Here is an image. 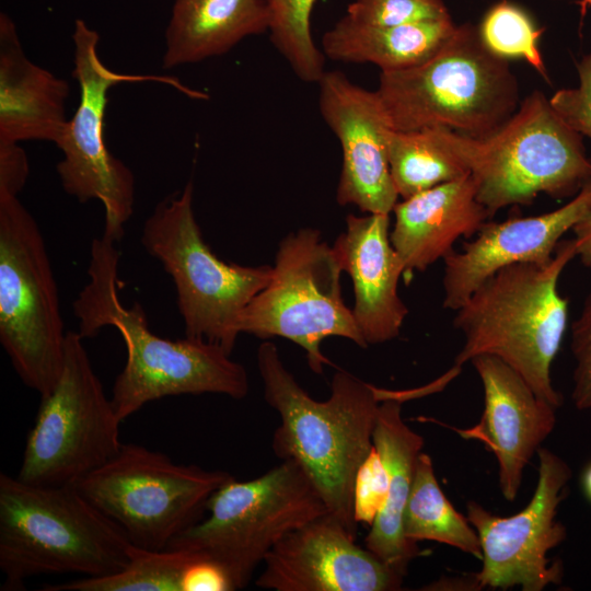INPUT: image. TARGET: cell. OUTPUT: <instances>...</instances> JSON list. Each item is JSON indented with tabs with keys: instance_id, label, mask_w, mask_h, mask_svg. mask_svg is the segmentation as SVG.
Here are the masks:
<instances>
[{
	"instance_id": "28",
	"label": "cell",
	"mask_w": 591,
	"mask_h": 591,
	"mask_svg": "<svg viewBox=\"0 0 591 591\" xmlns=\"http://www.w3.org/2000/svg\"><path fill=\"white\" fill-rule=\"evenodd\" d=\"M270 15L269 34L276 49L302 81L317 83L324 74L325 55L311 34L315 0H265Z\"/></svg>"
},
{
	"instance_id": "9",
	"label": "cell",
	"mask_w": 591,
	"mask_h": 591,
	"mask_svg": "<svg viewBox=\"0 0 591 591\" xmlns=\"http://www.w3.org/2000/svg\"><path fill=\"white\" fill-rule=\"evenodd\" d=\"M67 332L40 229L18 195L0 193V343L40 396L60 375Z\"/></svg>"
},
{
	"instance_id": "31",
	"label": "cell",
	"mask_w": 591,
	"mask_h": 591,
	"mask_svg": "<svg viewBox=\"0 0 591 591\" xmlns=\"http://www.w3.org/2000/svg\"><path fill=\"white\" fill-rule=\"evenodd\" d=\"M389 493V477L374 445L360 465L354 486V517L357 523L372 525Z\"/></svg>"
},
{
	"instance_id": "3",
	"label": "cell",
	"mask_w": 591,
	"mask_h": 591,
	"mask_svg": "<svg viewBox=\"0 0 591 591\" xmlns=\"http://www.w3.org/2000/svg\"><path fill=\"white\" fill-rule=\"evenodd\" d=\"M576 256V239L563 240L548 262L510 265L486 279L455 310L453 325L465 341L453 368L480 355L498 357L558 409L563 396L551 370L569 313L558 280Z\"/></svg>"
},
{
	"instance_id": "29",
	"label": "cell",
	"mask_w": 591,
	"mask_h": 591,
	"mask_svg": "<svg viewBox=\"0 0 591 591\" xmlns=\"http://www.w3.org/2000/svg\"><path fill=\"white\" fill-rule=\"evenodd\" d=\"M478 33L495 55L503 59L522 58L546 78L537 45L543 30L537 28L530 15L513 2L501 0L491 5L478 26Z\"/></svg>"
},
{
	"instance_id": "17",
	"label": "cell",
	"mask_w": 591,
	"mask_h": 591,
	"mask_svg": "<svg viewBox=\"0 0 591 591\" xmlns=\"http://www.w3.org/2000/svg\"><path fill=\"white\" fill-rule=\"evenodd\" d=\"M471 362L483 384L484 412L476 425L456 431L493 452L500 491L513 501L525 466L554 430L557 408L498 357L480 355Z\"/></svg>"
},
{
	"instance_id": "11",
	"label": "cell",
	"mask_w": 591,
	"mask_h": 591,
	"mask_svg": "<svg viewBox=\"0 0 591 591\" xmlns=\"http://www.w3.org/2000/svg\"><path fill=\"white\" fill-rule=\"evenodd\" d=\"M343 269L317 229L303 228L279 243L273 275L242 311L236 329L260 339L282 337L306 354L310 369L323 374L331 361L321 350L331 336L368 348L352 310L341 296Z\"/></svg>"
},
{
	"instance_id": "26",
	"label": "cell",
	"mask_w": 591,
	"mask_h": 591,
	"mask_svg": "<svg viewBox=\"0 0 591 591\" xmlns=\"http://www.w3.org/2000/svg\"><path fill=\"white\" fill-rule=\"evenodd\" d=\"M387 157L391 176L402 199L470 174L432 127L392 130Z\"/></svg>"
},
{
	"instance_id": "15",
	"label": "cell",
	"mask_w": 591,
	"mask_h": 591,
	"mask_svg": "<svg viewBox=\"0 0 591 591\" xmlns=\"http://www.w3.org/2000/svg\"><path fill=\"white\" fill-rule=\"evenodd\" d=\"M317 84L320 113L343 151L337 202L391 215L399 197L387 157L393 127L376 91L352 83L338 70L325 71Z\"/></svg>"
},
{
	"instance_id": "14",
	"label": "cell",
	"mask_w": 591,
	"mask_h": 591,
	"mask_svg": "<svg viewBox=\"0 0 591 591\" xmlns=\"http://www.w3.org/2000/svg\"><path fill=\"white\" fill-rule=\"evenodd\" d=\"M538 478L533 497L520 512L502 518L476 501L467 502V520L476 530L483 566L475 573L479 588L542 591L559 584L563 566L551 564L547 553L560 545L565 525L556 519L572 472L568 463L546 448L537 450Z\"/></svg>"
},
{
	"instance_id": "35",
	"label": "cell",
	"mask_w": 591,
	"mask_h": 591,
	"mask_svg": "<svg viewBox=\"0 0 591 591\" xmlns=\"http://www.w3.org/2000/svg\"><path fill=\"white\" fill-rule=\"evenodd\" d=\"M577 242V256L591 270V210L572 228Z\"/></svg>"
},
{
	"instance_id": "30",
	"label": "cell",
	"mask_w": 591,
	"mask_h": 591,
	"mask_svg": "<svg viewBox=\"0 0 591 591\" xmlns=\"http://www.w3.org/2000/svg\"><path fill=\"white\" fill-rule=\"evenodd\" d=\"M363 25L395 26L451 18L443 0H354L344 15Z\"/></svg>"
},
{
	"instance_id": "10",
	"label": "cell",
	"mask_w": 591,
	"mask_h": 591,
	"mask_svg": "<svg viewBox=\"0 0 591 591\" xmlns=\"http://www.w3.org/2000/svg\"><path fill=\"white\" fill-rule=\"evenodd\" d=\"M234 476L179 464L165 453L123 443L104 465L73 485L129 542L163 551L207 512L213 493Z\"/></svg>"
},
{
	"instance_id": "8",
	"label": "cell",
	"mask_w": 591,
	"mask_h": 591,
	"mask_svg": "<svg viewBox=\"0 0 591 591\" xmlns=\"http://www.w3.org/2000/svg\"><path fill=\"white\" fill-rule=\"evenodd\" d=\"M207 512L167 548L208 556L239 590L277 543L329 510L303 468L282 460L256 478L222 485L210 497Z\"/></svg>"
},
{
	"instance_id": "19",
	"label": "cell",
	"mask_w": 591,
	"mask_h": 591,
	"mask_svg": "<svg viewBox=\"0 0 591 591\" xmlns=\"http://www.w3.org/2000/svg\"><path fill=\"white\" fill-rule=\"evenodd\" d=\"M390 222L386 213H349L333 244L352 281V314L368 346L396 338L408 314L398 294L404 266L390 240Z\"/></svg>"
},
{
	"instance_id": "18",
	"label": "cell",
	"mask_w": 591,
	"mask_h": 591,
	"mask_svg": "<svg viewBox=\"0 0 591 591\" xmlns=\"http://www.w3.org/2000/svg\"><path fill=\"white\" fill-rule=\"evenodd\" d=\"M590 210L591 181L556 210L486 222L475 239L443 258V308L455 311L486 279L507 266L548 262L563 235Z\"/></svg>"
},
{
	"instance_id": "27",
	"label": "cell",
	"mask_w": 591,
	"mask_h": 591,
	"mask_svg": "<svg viewBox=\"0 0 591 591\" xmlns=\"http://www.w3.org/2000/svg\"><path fill=\"white\" fill-rule=\"evenodd\" d=\"M195 553L166 548L148 551L132 547L128 565L120 571L99 578H80L44 584V591H183L188 564Z\"/></svg>"
},
{
	"instance_id": "22",
	"label": "cell",
	"mask_w": 591,
	"mask_h": 591,
	"mask_svg": "<svg viewBox=\"0 0 591 591\" xmlns=\"http://www.w3.org/2000/svg\"><path fill=\"white\" fill-rule=\"evenodd\" d=\"M402 402L381 401L372 442L389 477L386 500L364 538L366 548L402 576L419 555L416 542L406 537L404 513L410 494L416 462L424 438L402 417Z\"/></svg>"
},
{
	"instance_id": "32",
	"label": "cell",
	"mask_w": 591,
	"mask_h": 591,
	"mask_svg": "<svg viewBox=\"0 0 591 591\" xmlns=\"http://www.w3.org/2000/svg\"><path fill=\"white\" fill-rule=\"evenodd\" d=\"M571 354L575 361L571 399L579 410L591 409V291L579 316L571 324Z\"/></svg>"
},
{
	"instance_id": "33",
	"label": "cell",
	"mask_w": 591,
	"mask_h": 591,
	"mask_svg": "<svg viewBox=\"0 0 591 591\" xmlns=\"http://www.w3.org/2000/svg\"><path fill=\"white\" fill-rule=\"evenodd\" d=\"M577 69L579 86L558 90L549 103L571 129L591 141V51L582 58Z\"/></svg>"
},
{
	"instance_id": "23",
	"label": "cell",
	"mask_w": 591,
	"mask_h": 591,
	"mask_svg": "<svg viewBox=\"0 0 591 591\" xmlns=\"http://www.w3.org/2000/svg\"><path fill=\"white\" fill-rule=\"evenodd\" d=\"M269 24L265 0H175L162 67L223 55L245 37L268 31Z\"/></svg>"
},
{
	"instance_id": "2",
	"label": "cell",
	"mask_w": 591,
	"mask_h": 591,
	"mask_svg": "<svg viewBox=\"0 0 591 591\" xmlns=\"http://www.w3.org/2000/svg\"><path fill=\"white\" fill-rule=\"evenodd\" d=\"M256 361L265 401L280 417L273 436L275 454L297 462L329 512L357 535L354 486L357 472L373 447L381 403L375 385L338 370L333 375L328 398L316 401L285 367L273 341L260 343Z\"/></svg>"
},
{
	"instance_id": "34",
	"label": "cell",
	"mask_w": 591,
	"mask_h": 591,
	"mask_svg": "<svg viewBox=\"0 0 591 591\" xmlns=\"http://www.w3.org/2000/svg\"><path fill=\"white\" fill-rule=\"evenodd\" d=\"M28 173L27 157L19 143H0V193L19 195Z\"/></svg>"
},
{
	"instance_id": "4",
	"label": "cell",
	"mask_w": 591,
	"mask_h": 591,
	"mask_svg": "<svg viewBox=\"0 0 591 591\" xmlns=\"http://www.w3.org/2000/svg\"><path fill=\"white\" fill-rule=\"evenodd\" d=\"M132 547L73 485H37L0 474L1 590H22L39 575L109 576L128 565Z\"/></svg>"
},
{
	"instance_id": "5",
	"label": "cell",
	"mask_w": 591,
	"mask_h": 591,
	"mask_svg": "<svg viewBox=\"0 0 591 591\" xmlns=\"http://www.w3.org/2000/svg\"><path fill=\"white\" fill-rule=\"evenodd\" d=\"M432 128L468 170L477 200L490 218L505 207L529 205L540 194L576 196L591 181V160L581 135L559 117L540 91L529 94L509 119L487 136L475 138L445 127Z\"/></svg>"
},
{
	"instance_id": "24",
	"label": "cell",
	"mask_w": 591,
	"mask_h": 591,
	"mask_svg": "<svg viewBox=\"0 0 591 591\" xmlns=\"http://www.w3.org/2000/svg\"><path fill=\"white\" fill-rule=\"evenodd\" d=\"M452 18L372 26L343 16L322 38L325 57L344 62H370L381 71L404 70L432 57L456 28Z\"/></svg>"
},
{
	"instance_id": "13",
	"label": "cell",
	"mask_w": 591,
	"mask_h": 591,
	"mask_svg": "<svg viewBox=\"0 0 591 591\" xmlns=\"http://www.w3.org/2000/svg\"><path fill=\"white\" fill-rule=\"evenodd\" d=\"M72 76L79 85V104L56 143L62 159L56 169L63 190L80 202L99 200L105 212L103 234L120 241L135 204V177L114 157L104 140V117L111 88L124 82L157 81L193 99H207L179 81L162 76L124 74L107 68L97 53L100 36L83 20L73 34Z\"/></svg>"
},
{
	"instance_id": "25",
	"label": "cell",
	"mask_w": 591,
	"mask_h": 591,
	"mask_svg": "<svg viewBox=\"0 0 591 591\" xmlns=\"http://www.w3.org/2000/svg\"><path fill=\"white\" fill-rule=\"evenodd\" d=\"M404 532L414 542L436 541L482 559L478 534L443 494L431 457L418 455L404 513Z\"/></svg>"
},
{
	"instance_id": "36",
	"label": "cell",
	"mask_w": 591,
	"mask_h": 591,
	"mask_svg": "<svg viewBox=\"0 0 591 591\" xmlns=\"http://www.w3.org/2000/svg\"><path fill=\"white\" fill-rule=\"evenodd\" d=\"M582 488H583L586 497L591 502V464L583 472Z\"/></svg>"
},
{
	"instance_id": "16",
	"label": "cell",
	"mask_w": 591,
	"mask_h": 591,
	"mask_svg": "<svg viewBox=\"0 0 591 591\" xmlns=\"http://www.w3.org/2000/svg\"><path fill=\"white\" fill-rule=\"evenodd\" d=\"M263 565L255 583L275 591H394L404 580L331 512L285 536Z\"/></svg>"
},
{
	"instance_id": "1",
	"label": "cell",
	"mask_w": 591,
	"mask_h": 591,
	"mask_svg": "<svg viewBox=\"0 0 591 591\" xmlns=\"http://www.w3.org/2000/svg\"><path fill=\"white\" fill-rule=\"evenodd\" d=\"M120 253L102 234L91 243L88 282L72 303L78 332L85 338L114 327L126 346V363L116 376L112 404L120 421L150 402L177 395L221 394L244 398L250 390L243 364L220 346L190 337L169 339L150 328L142 305L120 299Z\"/></svg>"
},
{
	"instance_id": "21",
	"label": "cell",
	"mask_w": 591,
	"mask_h": 591,
	"mask_svg": "<svg viewBox=\"0 0 591 591\" xmlns=\"http://www.w3.org/2000/svg\"><path fill=\"white\" fill-rule=\"evenodd\" d=\"M66 80L31 61L14 22L0 14V143L59 141L68 124Z\"/></svg>"
},
{
	"instance_id": "12",
	"label": "cell",
	"mask_w": 591,
	"mask_h": 591,
	"mask_svg": "<svg viewBox=\"0 0 591 591\" xmlns=\"http://www.w3.org/2000/svg\"><path fill=\"white\" fill-rule=\"evenodd\" d=\"M84 338L68 331L60 375L40 396L18 477L37 485H76L121 448L120 419L94 371Z\"/></svg>"
},
{
	"instance_id": "7",
	"label": "cell",
	"mask_w": 591,
	"mask_h": 591,
	"mask_svg": "<svg viewBox=\"0 0 591 591\" xmlns=\"http://www.w3.org/2000/svg\"><path fill=\"white\" fill-rule=\"evenodd\" d=\"M193 182L161 200L147 218L141 244L172 278L185 336L232 354L236 325L248 302L264 289L273 266L227 263L210 250L195 218Z\"/></svg>"
},
{
	"instance_id": "37",
	"label": "cell",
	"mask_w": 591,
	"mask_h": 591,
	"mask_svg": "<svg viewBox=\"0 0 591 591\" xmlns=\"http://www.w3.org/2000/svg\"><path fill=\"white\" fill-rule=\"evenodd\" d=\"M580 5L582 11H586L589 7H591V0H580Z\"/></svg>"
},
{
	"instance_id": "6",
	"label": "cell",
	"mask_w": 591,
	"mask_h": 591,
	"mask_svg": "<svg viewBox=\"0 0 591 591\" xmlns=\"http://www.w3.org/2000/svg\"><path fill=\"white\" fill-rule=\"evenodd\" d=\"M375 91L394 130L445 127L475 138L499 128L519 102L507 59L491 53L470 23L457 25L422 63L381 71Z\"/></svg>"
},
{
	"instance_id": "20",
	"label": "cell",
	"mask_w": 591,
	"mask_h": 591,
	"mask_svg": "<svg viewBox=\"0 0 591 591\" xmlns=\"http://www.w3.org/2000/svg\"><path fill=\"white\" fill-rule=\"evenodd\" d=\"M391 243L404 274L424 271L453 251L457 239L476 234L489 219L471 174L417 193L393 208Z\"/></svg>"
}]
</instances>
